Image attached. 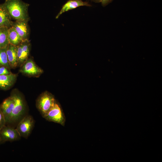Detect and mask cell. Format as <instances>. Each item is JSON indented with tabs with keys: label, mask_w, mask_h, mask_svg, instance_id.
I'll use <instances>...</instances> for the list:
<instances>
[{
	"label": "cell",
	"mask_w": 162,
	"mask_h": 162,
	"mask_svg": "<svg viewBox=\"0 0 162 162\" xmlns=\"http://www.w3.org/2000/svg\"><path fill=\"white\" fill-rule=\"evenodd\" d=\"M11 19L28 21L29 4L22 0H5L3 3Z\"/></svg>",
	"instance_id": "1"
},
{
	"label": "cell",
	"mask_w": 162,
	"mask_h": 162,
	"mask_svg": "<svg viewBox=\"0 0 162 162\" xmlns=\"http://www.w3.org/2000/svg\"><path fill=\"white\" fill-rule=\"evenodd\" d=\"M12 95L14 99L15 104L12 112L11 119L9 124L12 125L16 124L26 116L25 103L22 96L18 93H12Z\"/></svg>",
	"instance_id": "2"
},
{
	"label": "cell",
	"mask_w": 162,
	"mask_h": 162,
	"mask_svg": "<svg viewBox=\"0 0 162 162\" xmlns=\"http://www.w3.org/2000/svg\"><path fill=\"white\" fill-rule=\"evenodd\" d=\"M56 102L54 96L46 91L38 97L36 103L37 108L44 118L53 107Z\"/></svg>",
	"instance_id": "3"
},
{
	"label": "cell",
	"mask_w": 162,
	"mask_h": 162,
	"mask_svg": "<svg viewBox=\"0 0 162 162\" xmlns=\"http://www.w3.org/2000/svg\"><path fill=\"white\" fill-rule=\"evenodd\" d=\"M34 124L32 117L26 115L19 122L16 128L21 137L27 138L33 130Z\"/></svg>",
	"instance_id": "4"
},
{
	"label": "cell",
	"mask_w": 162,
	"mask_h": 162,
	"mask_svg": "<svg viewBox=\"0 0 162 162\" xmlns=\"http://www.w3.org/2000/svg\"><path fill=\"white\" fill-rule=\"evenodd\" d=\"M47 120L64 126L65 117L59 105L55 102L53 107L44 117Z\"/></svg>",
	"instance_id": "5"
},
{
	"label": "cell",
	"mask_w": 162,
	"mask_h": 162,
	"mask_svg": "<svg viewBox=\"0 0 162 162\" xmlns=\"http://www.w3.org/2000/svg\"><path fill=\"white\" fill-rule=\"evenodd\" d=\"M21 137L16 128L11 126L6 125L0 130L1 143L7 141L18 140Z\"/></svg>",
	"instance_id": "6"
},
{
	"label": "cell",
	"mask_w": 162,
	"mask_h": 162,
	"mask_svg": "<svg viewBox=\"0 0 162 162\" xmlns=\"http://www.w3.org/2000/svg\"><path fill=\"white\" fill-rule=\"evenodd\" d=\"M20 72L28 76H39L43 72V70L38 66L31 58H28L22 65Z\"/></svg>",
	"instance_id": "7"
},
{
	"label": "cell",
	"mask_w": 162,
	"mask_h": 162,
	"mask_svg": "<svg viewBox=\"0 0 162 162\" xmlns=\"http://www.w3.org/2000/svg\"><path fill=\"white\" fill-rule=\"evenodd\" d=\"M14 104V99L11 95L5 99L0 105V109L4 116L6 125H8L10 122Z\"/></svg>",
	"instance_id": "8"
},
{
	"label": "cell",
	"mask_w": 162,
	"mask_h": 162,
	"mask_svg": "<svg viewBox=\"0 0 162 162\" xmlns=\"http://www.w3.org/2000/svg\"><path fill=\"white\" fill-rule=\"evenodd\" d=\"M17 47L18 64L22 65L28 58L30 42L28 40H23Z\"/></svg>",
	"instance_id": "9"
},
{
	"label": "cell",
	"mask_w": 162,
	"mask_h": 162,
	"mask_svg": "<svg viewBox=\"0 0 162 162\" xmlns=\"http://www.w3.org/2000/svg\"><path fill=\"white\" fill-rule=\"evenodd\" d=\"M28 21L19 20L13 22L12 26L14 28L22 41L28 40L29 30Z\"/></svg>",
	"instance_id": "10"
},
{
	"label": "cell",
	"mask_w": 162,
	"mask_h": 162,
	"mask_svg": "<svg viewBox=\"0 0 162 162\" xmlns=\"http://www.w3.org/2000/svg\"><path fill=\"white\" fill-rule=\"evenodd\" d=\"M90 7L91 5L88 2H83L82 0H69L62 6L59 12L56 16V18H58L63 13L70 10L82 6Z\"/></svg>",
	"instance_id": "11"
},
{
	"label": "cell",
	"mask_w": 162,
	"mask_h": 162,
	"mask_svg": "<svg viewBox=\"0 0 162 162\" xmlns=\"http://www.w3.org/2000/svg\"><path fill=\"white\" fill-rule=\"evenodd\" d=\"M17 47L9 44L7 47L6 53L9 64L11 68H16L18 64Z\"/></svg>",
	"instance_id": "12"
},
{
	"label": "cell",
	"mask_w": 162,
	"mask_h": 162,
	"mask_svg": "<svg viewBox=\"0 0 162 162\" xmlns=\"http://www.w3.org/2000/svg\"><path fill=\"white\" fill-rule=\"evenodd\" d=\"M13 23L4 4H0V27L9 28L12 26Z\"/></svg>",
	"instance_id": "13"
},
{
	"label": "cell",
	"mask_w": 162,
	"mask_h": 162,
	"mask_svg": "<svg viewBox=\"0 0 162 162\" xmlns=\"http://www.w3.org/2000/svg\"><path fill=\"white\" fill-rule=\"evenodd\" d=\"M17 75L13 74L0 75V88L6 90L10 88L15 82Z\"/></svg>",
	"instance_id": "14"
},
{
	"label": "cell",
	"mask_w": 162,
	"mask_h": 162,
	"mask_svg": "<svg viewBox=\"0 0 162 162\" xmlns=\"http://www.w3.org/2000/svg\"><path fill=\"white\" fill-rule=\"evenodd\" d=\"M8 39L10 44L16 46H18L23 41L13 26L8 29Z\"/></svg>",
	"instance_id": "15"
},
{
	"label": "cell",
	"mask_w": 162,
	"mask_h": 162,
	"mask_svg": "<svg viewBox=\"0 0 162 162\" xmlns=\"http://www.w3.org/2000/svg\"><path fill=\"white\" fill-rule=\"evenodd\" d=\"M8 29L0 27V48H6L9 44L8 39Z\"/></svg>",
	"instance_id": "16"
},
{
	"label": "cell",
	"mask_w": 162,
	"mask_h": 162,
	"mask_svg": "<svg viewBox=\"0 0 162 162\" xmlns=\"http://www.w3.org/2000/svg\"><path fill=\"white\" fill-rule=\"evenodd\" d=\"M6 50L7 47L0 48V66H4L10 69V67L8 60Z\"/></svg>",
	"instance_id": "17"
},
{
	"label": "cell",
	"mask_w": 162,
	"mask_h": 162,
	"mask_svg": "<svg viewBox=\"0 0 162 162\" xmlns=\"http://www.w3.org/2000/svg\"><path fill=\"white\" fill-rule=\"evenodd\" d=\"M12 73L8 70V69L4 66H0V75H6Z\"/></svg>",
	"instance_id": "18"
},
{
	"label": "cell",
	"mask_w": 162,
	"mask_h": 162,
	"mask_svg": "<svg viewBox=\"0 0 162 162\" xmlns=\"http://www.w3.org/2000/svg\"><path fill=\"white\" fill-rule=\"evenodd\" d=\"M6 121L4 116L0 109V130L6 125Z\"/></svg>",
	"instance_id": "19"
},
{
	"label": "cell",
	"mask_w": 162,
	"mask_h": 162,
	"mask_svg": "<svg viewBox=\"0 0 162 162\" xmlns=\"http://www.w3.org/2000/svg\"><path fill=\"white\" fill-rule=\"evenodd\" d=\"M112 0H101V2L103 6H105L108 4Z\"/></svg>",
	"instance_id": "20"
},
{
	"label": "cell",
	"mask_w": 162,
	"mask_h": 162,
	"mask_svg": "<svg viewBox=\"0 0 162 162\" xmlns=\"http://www.w3.org/2000/svg\"><path fill=\"white\" fill-rule=\"evenodd\" d=\"M93 1H94L96 2H101V0H92Z\"/></svg>",
	"instance_id": "21"
},
{
	"label": "cell",
	"mask_w": 162,
	"mask_h": 162,
	"mask_svg": "<svg viewBox=\"0 0 162 162\" xmlns=\"http://www.w3.org/2000/svg\"><path fill=\"white\" fill-rule=\"evenodd\" d=\"M1 143V141L0 138V144Z\"/></svg>",
	"instance_id": "22"
}]
</instances>
